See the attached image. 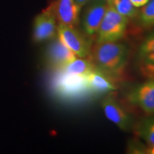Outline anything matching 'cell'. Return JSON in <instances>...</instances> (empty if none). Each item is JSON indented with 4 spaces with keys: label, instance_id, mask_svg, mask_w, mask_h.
<instances>
[{
    "label": "cell",
    "instance_id": "cell-4",
    "mask_svg": "<svg viewBox=\"0 0 154 154\" xmlns=\"http://www.w3.org/2000/svg\"><path fill=\"white\" fill-rule=\"evenodd\" d=\"M108 5L104 0H94L88 5L83 17V27L88 35L97 33Z\"/></svg>",
    "mask_w": 154,
    "mask_h": 154
},
{
    "label": "cell",
    "instance_id": "cell-10",
    "mask_svg": "<svg viewBox=\"0 0 154 154\" xmlns=\"http://www.w3.org/2000/svg\"><path fill=\"white\" fill-rule=\"evenodd\" d=\"M86 87L96 93H106L116 89L112 84L103 73L93 70L85 77Z\"/></svg>",
    "mask_w": 154,
    "mask_h": 154
},
{
    "label": "cell",
    "instance_id": "cell-13",
    "mask_svg": "<svg viewBox=\"0 0 154 154\" xmlns=\"http://www.w3.org/2000/svg\"><path fill=\"white\" fill-rule=\"evenodd\" d=\"M138 134L151 147L154 146V117L144 120L138 127Z\"/></svg>",
    "mask_w": 154,
    "mask_h": 154
},
{
    "label": "cell",
    "instance_id": "cell-14",
    "mask_svg": "<svg viewBox=\"0 0 154 154\" xmlns=\"http://www.w3.org/2000/svg\"><path fill=\"white\" fill-rule=\"evenodd\" d=\"M111 5L119 14L126 18L135 17L138 14L137 7H134L131 0H113Z\"/></svg>",
    "mask_w": 154,
    "mask_h": 154
},
{
    "label": "cell",
    "instance_id": "cell-2",
    "mask_svg": "<svg viewBox=\"0 0 154 154\" xmlns=\"http://www.w3.org/2000/svg\"><path fill=\"white\" fill-rule=\"evenodd\" d=\"M128 18L119 14L111 4L108 5L103 20L97 32L96 43L118 42L124 35Z\"/></svg>",
    "mask_w": 154,
    "mask_h": 154
},
{
    "label": "cell",
    "instance_id": "cell-8",
    "mask_svg": "<svg viewBox=\"0 0 154 154\" xmlns=\"http://www.w3.org/2000/svg\"><path fill=\"white\" fill-rule=\"evenodd\" d=\"M47 56L51 64L61 69L77 58L76 54L69 49L59 38L50 44Z\"/></svg>",
    "mask_w": 154,
    "mask_h": 154
},
{
    "label": "cell",
    "instance_id": "cell-15",
    "mask_svg": "<svg viewBox=\"0 0 154 154\" xmlns=\"http://www.w3.org/2000/svg\"><path fill=\"white\" fill-rule=\"evenodd\" d=\"M140 22L145 26L154 25V0H149L143 6L140 14Z\"/></svg>",
    "mask_w": 154,
    "mask_h": 154
},
{
    "label": "cell",
    "instance_id": "cell-7",
    "mask_svg": "<svg viewBox=\"0 0 154 154\" xmlns=\"http://www.w3.org/2000/svg\"><path fill=\"white\" fill-rule=\"evenodd\" d=\"M131 102L138 105L148 114L154 113V80L144 82L129 95Z\"/></svg>",
    "mask_w": 154,
    "mask_h": 154
},
{
    "label": "cell",
    "instance_id": "cell-1",
    "mask_svg": "<svg viewBox=\"0 0 154 154\" xmlns=\"http://www.w3.org/2000/svg\"><path fill=\"white\" fill-rule=\"evenodd\" d=\"M94 62L101 70L116 72L124 66L128 57V49L118 42L96 43L92 51Z\"/></svg>",
    "mask_w": 154,
    "mask_h": 154
},
{
    "label": "cell",
    "instance_id": "cell-17",
    "mask_svg": "<svg viewBox=\"0 0 154 154\" xmlns=\"http://www.w3.org/2000/svg\"><path fill=\"white\" fill-rule=\"evenodd\" d=\"M89 1L90 0H75V2L77 3V5L79 6L81 8H82L83 6L85 5L86 4H87Z\"/></svg>",
    "mask_w": 154,
    "mask_h": 154
},
{
    "label": "cell",
    "instance_id": "cell-12",
    "mask_svg": "<svg viewBox=\"0 0 154 154\" xmlns=\"http://www.w3.org/2000/svg\"><path fill=\"white\" fill-rule=\"evenodd\" d=\"M138 56L143 63L154 67V32L148 36L140 46Z\"/></svg>",
    "mask_w": 154,
    "mask_h": 154
},
{
    "label": "cell",
    "instance_id": "cell-16",
    "mask_svg": "<svg viewBox=\"0 0 154 154\" xmlns=\"http://www.w3.org/2000/svg\"><path fill=\"white\" fill-rule=\"evenodd\" d=\"M149 0H131V2L134 7H137V8L138 7H143L144 5L149 2Z\"/></svg>",
    "mask_w": 154,
    "mask_h": 154
},
{
    "label": "cell",
    "instance_id": "cell-6",
    "mask_svg": "<svg viewBox=\"0 0 154 154\" xmlns=\"http://www.w3.org/2000/svg\"><path fill=\"white\" fill-rule=\"evenodd\" d=\"M101 108L106 117L121 130H128L131 125V117L121 105L111 96H107L101 102Z\"/></svg>",
    "mask_w": 154,
    "mask_h": 154
},
{
    "label": "cell",
    "instance_id": "cell-5",
    "mask_svg": "<svg viewBox=\"0 0 154 154\" xmlns=\"http://www.w3.org/2000/svg\"><path fill=\"white\" fill-rule=\"evenodd\" d=\"M56 30L55 13L52 9H48L37 16L34 21V41L41 42L52 38Z\"/></svg>",
    "mask_w": 154,
    "mask_h": 154
},
{
    "label": "cell",
    "instance_id": "cell-18",
    "mask_svg": "<svg viewBox=\"0 0 154 154\" xmlns=\"http://www.w3.org/2000/svg\"><path fill=\"white\" fill-rule=\"evenodd\" d=\"M104 1L106 2L107 4H111L112 3V2H113V0H104Z\"/></svg>",
    "mask_w": 154,
    "mask_h": 154
},
{
    "label": "cell",
    "instance_id": "cell-11",
    "mask_svg": "<svg viewBox=\"0 0 154 154\" xmlns=\"http://www.w3.org/2000/svg\"><path fill=\"white\" fill-rule=\"evenodd\" d=\"M65 74L85 78L90 72L94 70L93 66L90 61L83 58L77 57L61 69Z\"/></svg>",
    "mask_w": 154,
    "mask_h": 154
},
{
    "label": "cell",
    "instance_id": "cell-3",
    "mask_svg": "<svg viewBox=\"0 0 154 154\" xmlns=\"http://www.w3.org/2000/svg\"><path fill=\"white\" fill-rule=\"evenodd\" d=\"M59 38L77 57L85 58L91 53L89 42L75 29L74 26L60 24L57 28Z\"/></svg>",
    "mask_w": 154,
    "mask_h": 154
},
{
    "label": "cell",
    "instance_id": "cell-9",
    "mask_svg": "<svg viewBox=\"0 0 154 154\" xmlns=\"http://www.w3.org/2000/svg\"><path fill=\"white\" fill-rule=\"evenodd\" d=\"M80 9L75 0H58L54 13L59 24L74 26L79 22Z\"/></svg>",
    "mask_w": 154,
    "mask_h": 154
},
{
    "label": "cell",
    "instance_id": "cell-19",
    "mask_svg": "<svg viewBox=\"0 0 154 154\" xmlns=\"http://www.w3.org/2000/svg\"><path fill=\"white\" fill-rule=\"evenodd\" d=\"M151 153L154 154V146H153V147H152V149H151Z\"/></svg>",
    "mask_w": 154,
    "mask_h": 154
}]
</instances>
